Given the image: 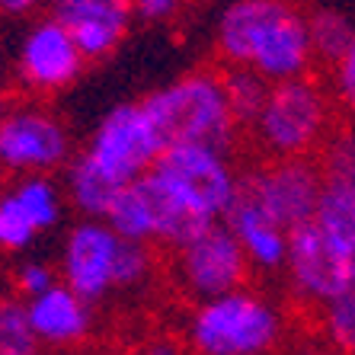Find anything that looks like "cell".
I'll return each mask as SVG.
<instances>
[{
  "label": "cell",
  "mask_w": 355,
  "mask_h": 355,
  "mask_svg": "<svg viewBox=\"0 0 355 355\" xmlns=\"http://www.w3.org/2000/svg\"><path fill=\"white\" fill-rule=\"evenodd\" d=\"M215 49L224 67L263 77L269 87L307 77L314 67L307 13L282 0H234L218 13Z\"/></svg>",
  "instance_id": "obj_1"
},
{
  "label": "cell",
  "mask_w": 355,
  "mask_h": 355,
  "mask_svg": "<svg viewBox=\"0 0 355 355\" xmlns=\"http://www.w3.org/2000/svg\"><path fill=\"white\" fill-rule=\"evenodd\" d=\"M150 125L157 128L166 148L198 144V148L227 150L237 141L231 106L224 96V83L218 71H196L141 99Z\"/></svg>",
  "instance_id": "obj_2"
},
{
  "label": "cell",
  "mask_w": 355,
  "mask_h": 355,
  "mask_svg": "<svg viewBox=\"0 0 355 355\" xmlns=\"http://www.w3.org/2000/svg\"><path fill=\"white\" fill-rule=\"evenodd\" d=\"M150 272V247L122 240L106 221H77L61 247V279L87 304H96L112 291L138 288Z\"/></svg>",
  "instance_id": "obj_3"
},
{
  "label": "cell",
  "mask_w": 355,
  "mask_h": 355,
  "mask_svg": "<svg viewBox=\"0 0 355 355\" xmlns=\"http://www.w3.org/2000/svg\"><path fill=\"white\" fill-rule=\"evenodd\" d=\"M336 106L330 90L314 77H297L269 87L266 106L253 125V138L269 160H314L333 138Z\"/></svg>",
  "instance_id": "obj_4"
},
{
  "label": "cell",
  "mask_w": 355,
  "mask_h": 355,
  "mask_svg": "<svg viewBox=\"0 0 355 355\" xmlns=\"http://www.w3.org/2000/svg\"><path fill=\"white\" fill-rule=\"evenodd\" d=\"M279 339V307L250 288L202 301L186 323L189 355H272Z\"/></svg>",
  "instance_id": "obj_5"
},
{
  "label": "cell",
  "mask_w": 355,
  "mask_h": 355,
  "mask_svg": "<svg viewBox=\"0 0 355 355\" xmlns=\"http://www.w3.org/2000/svg\"><path fill=\"white\" fill-rule=\"evenodd\" d=\"M164 154V141L157 128L150 125L141 103H122L109 109L103 122L93 128L83 154H77V164L87 166L93 176L122 192L125 186L138 182L157 166Z\"/></svg>",
  "instance_id": "obj_6"
},
{
  "label": "cell",
  "mask_w": 355,
  "mask_h": 355,
  "mask_svg": "<svg viewBox=\"0 0 355 355\" xmlns=\"http://www.w3.org/2000/svg\"><path fill=\"white\" fill-rule=\"evenodd\" d=\"M154 173L202 224H224L240 196V176L231 157L215 148H198V144L166 148Z\"/></svg>",
  "instance_id": "obj_7"
},
{
  "label": "cell",
  "mask_w": 355,
  "mask_h": 355,
  "mask_svg": "<svg viewBox=\"0 0 355 355\" xmlns=\"http://www.w3.org/2000/svg\"><path fill=\"white\" fill-rule=\"evenodd\" d=\"M103 221L128 243H141V247L166 243L173 250L189 237H196L198 231L211 227V224L192 218L189 208L182 205L176 192L154 170L132 186H125Z\"/></svg>",
  "instance_id": "obj_8"
},
{
  "label": "cell",
  "mask_w": 355,
  "mask_h": 355,
  "mask_svg": "<svg viewBox=\"0 0 355 355\" xmlns=\"http://www.w3.org/2000/svg\"><path fill=\"white\" fill-rule=\"evenodd\" d=\"M240 196L253 202L282 231H295L317 215L323 173L317 160H266L240 176Z\"/></svg>",
  "instance_id": "obj_9"
},
{
  "label": "cell",
  "mask_w": 355,
  "mask_h": 355,
  "mask_svg": "<svg viewBox=\"0 0 355 355\" xmlns=\"http://www.w3.org/2000/svg\"><path fill=\"white\" fill-rule=\"evenodd\" d=\"M173 272L182 291L202 304L247 288L250 263L227 224H211L173 250Z\"/></svg>",
  "instance_id": "obj_10"
},
{
  "label": "cell",
  "mask_w": 355,
  "mask_h": 355,
  "mask_svg": "<svg viewBox=\"0 0 355 355\" xmlns=\"http://www.w3.org/2000/svg\"><path fill=\"white\" fill-rule=\"evenodd\" d=\"M71 164V135L55 112L42 106H13L0 122V170L45 176Z\"/></svg>",
  "instance_id": "obj_11"
},
{
  "label": "cell",
  "mask_w": 355,
  "mask_h": 355,
  "mask_svg": "<svg viewBox=\"0 0 355 355\" xmlns=\"http://www.w3.org/2000/svg\"><path fill=\"white\" fill-rule=\"evenodd\" d=\"M83 64L87 61L77 51L74 39L51 13L26 29L17 51V77L33 93L67 90L83 74Z\"/></svg>",
  "instance_id": "obj_12"
},
{
  "label": "cell",
  "mask_w": 355,
  "mask_h": 355,
  "mask_svg": "<svg viewBox=\"0 0 355 355\" xmlns=\"http://www.w3.org/2000/svg\"><path fill=\"white\" fill-rule=\"evenodd\" d=\"M64 196L49 176H23L0 192V250L23 253L61 221Z\"/></svg>",
  "instance_id": "obj_13"
},
{
  "label": "cell",
  "mask_w": 355,
  "mask_h": 355,
  "mask_svg": "<svg viewBox=\"0 0 355 355\" xmlns=\"http://www.w3.org/2000/svg\"><path fill=\"white\" fill-rule=\"evenodd\" d=\"M285 269H288V282H291V288H295L297 301H304V304L317 307V311L327 301H333L336 295L352 288L346 272H343V266H339V259L333 257V250L327 247V240L317 231L314 218L288 234Z\"/></svg>",
  "instance_id": "obj_14"
},
{
  "label": "cell",
  "mask_w": 355,
  "mask_h": 355,
  "mask_svg": "<svg viewBox=\"0 0 355 355\" xmlns=\"http://www.w3.org/2000/svg\"><path fill=\"white\" fill-rule=\"evenodd\" d=\"M49 13L67 29L83 61L112 55L135 23L132 3L125 0H58Z\"/></svg>",
  "instance_id": "obj_15"
},
{
  "label": "cell",
  "mask_w": 355,
  "mask_h": 355,
  "mask_svg": "<svg viewBox=\"0 0 355 355\" xmlns=\"http://www.w3.org/2000/svg\"><path fill=\"white\" fill-rule=\"evenodd\" d=\"M26 311H29V327H33L39 346L67 349L90 336L93 327L90 304L83 297H77L64 282H58L45 295L26 301Z\"/></svg>",
  "instance_id": "obj_16"
},
{
  "label": "cell",
  "mask_w": 355,
  "mask_h": 355,
  "mask_svg": "<svg viewBox=\"0 0 355 355\" xmlns=\"http://www.w3.org/2000/svg\"><path fill=\"white\" fill-rule=\"evenodd\" d=\"M224 224L237 237L250 269H263V272L285 269V259H288V231H282L279 224L272 218H266L253 202L237 196V202H234L231 215L224 218Z\"/></svg>",
  "instance_id": "obj_17"
},
{
  "label": "cell",
  "mask_w": 355,
  "mask_h": 355,
  "mask_svg": "<svg viewBox=\"0 0 355 355\" xmlns=\"http://www.w3.org/2000/svg\"><path fill=\"white\" fill-rule=\"evenodd\" d=\"M314 224L320 237L327 240V247L333 250V257L339 259L349 285L355 288V202L339 189L323 186Z\"/></svg>",
  "instance_id": "obj_18"
},
{
  "label": "cell",
  "mask_w": 355,
  "mask_h": 355,
  "mask_svg": "<svg viewBox=\"0 0 355 355\" xmlns=\"http://www.w3.org/2000/svg\"><path fill=\"white\" fill-rule=\"evenodd\" d=\"M307 13V35H311V51L314 64L333 67L355 39V23L349 13L336 7H311Z\"/></svg>",
  "instance_id": "obj_19"
},
{
  "label": "cell",
  "mask_w": 355,
  "mask_h": 355,
  "mask_svg": "<svg viewBox=\"0 0 355 355\" xmlns=\"http://www.w3.org/2000/svg\"><path fill=\"white\" fill-rule=\"evenodd\" d=\"M221 83L237 132H243V128L253 132V125H257L259 112L266 106V96H269V83L263 77H257L253 71H240V67H224Z\"/></svg>",
  "instance_id": "obj_20"
},
{
  "label": "cell",
  "mask_w": 355,
  "mask_h": 355,
  "mask_svg": "<svg viewBox=\"0 0 355 355\" xmlns=\"http://www.w3.org/2000/svg\"><path fill=\"white\" fill-rule=\"evenodd\" d=\"M317 164L323 173V186L339 189L355 202V128L333 135Z\"/></svg>",
  "instance_id": "obj_21"
},
{
  "label": "cell",
  "mask_w": 355,
  "mask_h": 355,
  "mask_svg": "<svg viewBox=\"0 0 355 355\" xmlns=\"http://www.w3.org/2000/svg\"><path fill=\"white\" fill-rule=\"evenodd\" d=\"M320 330L339 355H355V288L336 295L317 311Z\"/></svg>",
  "instance_id": "obj_22"
},
{
  "label": "cell",
  "mask_w": 355,
  "mask_h": 355,
  "mask_svg": "<svg viewBox=\"0 0 355 355\" xmlns=\"http://www.w3.org/2000/svg\"><path fill=\"white\" fill-rule=\"evenodd\" d=\"M39 343L29 327V311L26 301L19 297H3L0 304V352H17V355H35Z\"/></svg>",
  "instance_id": "obj_23"
},
{
  "label": "cell",
  "mask_w": 355,
  "mask_h": 355,
  "mask_svg": "<svg viewBox=\"0 0 355 355\" xmlns=\"http://www.w3.org/2000/svg\"><path fill=\"white\" fill-rule=\"evenodd\" d=\"M330 99L343 116L355 122V39L346 55L330 67Z\"/></svg>",
  "instance_id": "obj_24"
},
{
  "label": "cell",
  "mask_w": 355,
  "mask_h": 355,
  "mask_svg": "<svg viewBox=\"0 0 355 355\" xmlns=\"http://www.w3.org/2000/svg\"><path fill=\"white\" fill-rule=\"evenodd\" d=\"M58 285V275L49 263H39V259H26L17 269V291L19 301H33V297L45 295L49 288Z\"/></svg>",
  "instance_id": "obj_25"
},
{
  "label": "cell",
  "mask_w": 355,
  "mask_h": 355,
  "mask_svg": "<svg viewBox=\"0 0 355 355\" xmlns=\"http://www.w3.org/2000/svg\"><path fill=\"white\" fill-rule=\"evenodd\" d=\"M180 3L176 0H135L132 13L141 23H170V19L180 13Z\"/></svg>",
  "instance_id": "obj_26"
},
{
  "label": "cell",
  "mask_w": 355,
  "mask_h": 355,
  "mask_svg": "<svg viewBox=\"0 0 355 355\" xmlns=\"http://www.w3.org/2000/svg\"><path fill=\"white\" fill-rule=\"evenodd\" d=\"M138 355H189V352H186V346H180L176 339L157 336V339H148V343L138 349Z\"/></svg>",
  "instance_id": "obj_27"
},
{
  "label": "cell",
  "mask_w": 355,
  "mask_h": 355,
  "mask_svg": "<svg viewBox=\"0 0 355 355\" xmlns=\"http://www.w3.org/2000/svg\"><path fill=\"white\" fill-rule=\"evenodd\" d=\"M39 3L33 0H0V13H7V17H29Z\"/></svg>",
  "instance_id": "obj_28"
},
{
  "label": "cell",
  "mask_w": 355,
  "mask_h": 355,
  "mask_svg": "<svg viewBox=\"0 0 355 355\" xmlns=\"http://www.w3.org/2000/svg\"><path fill=\"white\" fill-rule=\"evenodd\" d=\"M10 112V103H7V93L0 90V122H3V116Z\"/></svg>",
  "instance_id": "obj_29"
},
{
  "label": "cell",
  "mask_w": 355,
  "mask_h": 355,
  "mask_svg": "<svg viewBox=\"0 0 355 355\" xmlns=\"http://www.w3.org/2000/svg\"><path fill=\"white\" fill-rule=\"evenodd\" d=\"M0 355H17V352H0Z\"/></svg>",
  "instance_id": "obj_30"
},
{
  "label": "cell",
  "mask_w": 355,
  "mask_h": 355,
  "mask_svg": "<svg viewBox=\"0 0 355 355\" xmlns=\"http://www.w3.org/2000/svg\"><path fill=\"white\" fill-rule=\"evenodd\" d=\"M0 304H3V295H0Z\"/></svg>",
  "instance_id": "obj_31"
}]
</instances>
